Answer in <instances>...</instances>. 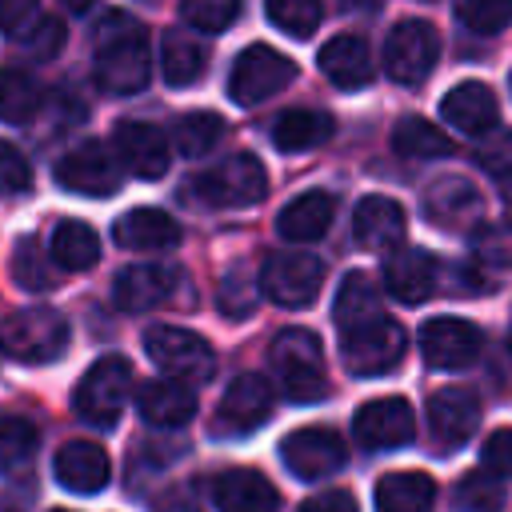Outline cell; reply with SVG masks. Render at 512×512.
<instances>
[{
	"instance_id": "obj_20",
	"label": "cell",
	"mask_w": 512,
	"mask_h": 512,
	"mask_svg": "<svg viewBox=\"0 0 512 512\" xmlns=\"http://www.w3.org/2000/svg\"><path fill=\"white\" fill-rule=\"evenodd\" d=\"M212 504L220 512H276L280 492L256 468H228L212 480Z\"/></svg>"
},
{
	"instance_id": "obj_43",
	"label": "cell",
	"mask_w": 512,
	"mask_h": 512,
	"mask_svg": "<svg viewBox=\"0 0 512 512\" xmlns=\"http://www.w3.org/2000/svg\"><path fill=\"white\" fill-rule=\"evenodd\" d=\"M180 16L196 28V32H224L236 16H240V4L236 0H188L180 8Z\"/></svg>"
},
{
	"instance_id": "obj_8",
	"label": "cell",
	"mask_w": 512,
	"mask_h": 512,
	"mask_svg": "<svg viewBox=\"0 0 512 512\" xmlns=\"http://www.w3.org/2000/svg\"><path fill=\"white\" fill-rule=\"evenodd\" d=\"M296 80V64L268 48V44H252L236 56L232 72H228V96L240 104V108H252V104H264L268 96H276L280 88H288Z\"/></svg>"
},
{
	"instance_id": "obj_16",
	"label": "cell",
	"mask_w": 512,
	"mask_h": 512,
	"mask_svg": "<svg viewBox=\"0 0 512 512\" xmlns=\"http://www.w3.org/2000/svg\"><path fill=\"white\" fill-rule=\"evenodd\" d=\"M420 352L432 368H468L480 356V328L460 316H436L420 328Z\"/></svg>"
},
{
	"instance_id": "obj_41",
	"label": "cell",
	"mask_w": 512,
	"mask_h": 512,
	"mask_svg": "<svg viewBox=\"0 0 512 512\" xmlns=\"http://www.w3.org/2000/svg\"><path fill=\"white\" fill-rule=\"evenodd\" d=\"M268 20L292 36H312L324 20V8L316 0H268Z\"/></svg>"
},
{
	"instance_id": "obj_23",
	"label": "cell",
	"mask_w": 512,
	"mask_h": 512,
	"mask_svg": "<svg viewBox=\"0 0 512 512\" xmlns=\"http://www.w3.org/2000/svg\"><path fill=\"white\" fill-rule=\"evenodd\" d=\"M52 472H56V480H60L68 492L92 496V492H100V488L108 484L112 464H108V456H104L100 444H92V440H68V444L56 452Z\"/></svg>"
},
{
	"instance_id": "obj_12",
	"label": "cell",
	"mask_w": 512,
	"mask_h": 512,
	"mask_svg": "<svg viewBox=\"0 0 512 512\" xmlns=\"http://www.w3.org/2000/svg\"><path fill=\"white\" fill-rule=\"evenodd\" d=\"M120 176L124 172H120L112 148L100 140H84L56 164V184L68 192H80V196H112V192H120Z\"/></svg>"
},
{
	"instance_id": "obj_47",
	"label": "cell",
	"mask_w": 512,
	"mask_h": 512,
	"mask_svg": "<svg viewBox=\"0 0 512 512\" xmlns=\"http://www.w3.org/2000/svg\"><path fill=\"white\" fill-rule=\"evenodd\" d=\"M476 160H480V168L492 172L496 180L512 176V132H492L488 144H480Z\"/></svg>"
},
{
	"instance_id": "obj_26",
	"label": "cell",
	"mask_w": 512,
	"mask_h": 512,
	"mask_svg": "<svg viewBox=\"0 0 512 512\" xmlns=\"http://www.w3.org/2000/svg\"><path fill=\"white\" fill-rule=\"evenodd\" d=\"M136 408L152 428H180L196 416V388L180 380H148L136 392Z\"/></svg>"
},
{
	"instance_id": "obj_37",
	"label": "cell",
	"mask_w": 512,
	"mask_h": 512,
	"mask_svg": "<svg viewBox=\"0 0 512 512\" xmlns=\"http://www.w3.org/2000/svg\"><path fill=\"white\" fill-rule=\"evenodd\" d=\"M40 448V428L24 416H0V472L24 468Z\"/></svg>"
},
{
	"instance_id": "obj_39",
	"label": "cell",
	"mask_w": 512,
	"mask_h": 512,
	"mask_svg": "<svg viewBox=\"0 0 512 512\" xmlns=\"http://www.w3.org/2000/svg\"><path fill=\"white\" fill-rule=\"evenodd\" d=\"M12 276H16V284L28 288V292H48V288L56 284V280H52V268H48V260L40 256V244H36L32 236H20V240H16Z\"/></svg>"
},
{
	"instance_id": "obj_51",
	"label": "cell",
	"mask_w": 512,
	"mask_h": 512,
	"mask_svg": "<svg viewBox=\"0 0 512 512\" xmlns=\"http://www.w3.org/2000/svg\"><path fill=\"white\" fill-rule=\"evenodd\" d=\"M160 512H200V508H196V500H188V496H168V500L160 504Z\"/></svg>"
},
{
	"instance_id": "obj_31",
	"label": "cell",
	"mask_w": 512,
	"mask_h": 512,
	"mask_svg": "<svg viewBox=\"0 0 512 512\" xmlns=\"http://www.w3.org/2000/svg\"><path fill=\"white\" fill-rule=\"evenodd\" d=\"M332 136V116L316 108H292L272 124V144L280 152H308Z\"/></svg>"
},
{
	"instance_id": "obj_17",
	"label": "cell",
	"mask_w": 512,
	"mask_h": 512,
	"mask_svg": "<svg viewBox=\"0 0 512 512\" xmlns=\"http://www.w3.org/2000/svg\"><path fill=\"white\" fill-rule=\"evenodd\" d=\"M116 164L128 168L140 180H160L168 172V140L156 124L124 120L116 124Z\"/></svg>"
},
{
	"instance_id": "obj_29",
	"label": "cell",
	"mask_w": 512,
	"mask_h": 512,
	"mask_svg": "<svg viewBox=\"0 0 512 512\" xmlns=\"http://www.w3.org/2000/svg\"><path fill=\"white\" fill-rule=\"evenodd\" d=\"M436 480L424 472H388L376 480V512H432Z\"/></svg>"
},
{
	"instance_id": "obj_38",
	"label": "cell",
	"mask_w": 512,
	"mask_h": 512,
	"mask_svg": "<svg viewBox=\"0 0 512 512\" xmlns=\"http://www.w3.org/2000/svg\"><path fill=\"white\" fill-rule=\"evenodd\" d=\"M456 508L460 512H504V484L488 472H468L456 484Z\"/></svg>"
},
{
	"instance_id": "obj_19",
	"label": "cell",
	"mask_w": 512,
	"mask_h": 512,
	"mask_svg": "<svg viewBox=\"0 0 512 512\" xmlns=\"http://www.w3.org/2000/svg\"><path fill=\"white\" fill-rule=\"evenodd\" d=\"M440 112L464 136H492L500 124V104L492 88L480 80H460L456 88H448V96L440 100Z\"/></svg>"
},
{
	"instance_id": "obj_53",
	"label": "cell",
	"mask_w": 512,
	"mask_h": 512,
	"mask_svg": "<svg viewBox=\"0 0 512 512\" xmlns=\"http://www.w3.org/2000/svg\"><path fill=\"white\" fill-rule=\"evenodd\" d=\"M52 512H68V508H52Z\"/></svg>"
},
{
	"instance_id": "obj_1",
	"label": "cell",
	"mask_w": 512,
	"mask_h": 512,
	"mask_svg": "<svg viewBox=\"0 0 512 512\" xmlns=\"http://www.w3.org/2000/svg\"><path fill=\"white\" fill-rule=\"evenodd\" d=\"M152 76L148 32L128 12H104L96 24V84L112 96H132Z\"/></svg>"
},
{
	"instance_id": "obj_14",
	"label": "cell",
	"mask_w": 512,
	"mask_h": 512,
	"mask_svg": "<svg viewBox=\"0 0 512 512\" xmlns=\"http://www.w3.org/2000/svg\"><path fill=\"white\" fill-rule=\"evenodd\" d=\"M280 456H284V464H288L292 476H300V480H324V476H332V472L344 468L348 448H344V440L332 428H296L292 436H284Z\"/></svg>"
},
{
	"instance_id": "obj_44",
	"label": "cell",
	"mask_w": 512,
	"mask_h": 512,
	"mask_svg": "<svg viewBox=\"0 0 512 512\" xmlns=\"http://www.w3.org/2000/svg\"><path fill=\"white\" fill-rule=\"evenodd\" d=\"M256 308V276L244 268V264H236L224 280H220V312H228V316H248Z\"/></svg>"
},
{
	"instance_id": "obj_2",
	"label": "cell",
	"mask_w": 512,
	"mask_h": 512,
	"mask_svg": "<svg viewBox=\"0 0 512 512\" xmlns=\"http://www.w3.org/2000/svg\"><path fill=\"white\" fill-rule=\"evenodd\" d=\"M68 340L72 328L56 308H20L0 324V352L16 364H48L64 356Z\"/></svg>"
},
{
	"instance_id": "obj_7",
	"label": "cell",
	"mask_w": 512,
	"mask_h": 512,
	"mask_svg": "<svg viewBox=\"0 0 512 512\" xmlns=\"http://www.w3.org/2000/svg\"><path fill=\"white\" fill-rule=\"evenodd\" d=\"M404 344H408V336L388 312L340 332V356L352 376H380V372L396 368L404 356Z\"/></svg>"
},
{
	"instance_id": "obj_15",
	"label": "cell",
	"mask_w": 512,
	"mask_h": 512,
	"mask_svg": "<svg viewBox=\"0 0 512 512\" xmlns=\"http://www.w3.org/2000/svg\"><path fill=\"white\" fill-rule=\"evenodd\" d=\"M180 284L184 276L172 264H128L112 280V300L124 312H148V308L172 304Z\"/></svg>"
},
{
	"instance_id": "obj_24",
	"label": "cell",
	"mask_w": 512,
	"mask_h": 512,
	"mask_svg": "<svg viewBox=\"0 0 512 512\" xmlns=\"http://www.w3.org/2000/svg\"><path fill=\"white\" fill-rule=\"evenodd\" d=\"M316 64H320V72H324L336 88H348V92H352V88H364V84L376 76L368 40H364V36H352V32L332 36V40L320 48Z\"/></svg>"
},
{
	"instance_id": "obj_18",
	"label": "cell",
	"mask_w": 512,
	"mask_h": 512,
	"mask_svg": "<svg viewBox=\"0 0 512 512\" xmlns=\"http://www.w3.org/2000/svg\"><path fill=\"white\" fill-rule=\"evenodd\" d=\"M428 428L440 448H460L480 428V400L468 388H440L428 400Z\"/></svg>"
},
{
	"instance_id": "obj_52",
	"label": "cell",
	"mask_w": 512,
	"mask_h": 512,
	"mask_svg": "<svg viewBox=\"0 0 512 512\" xmlns=\"http://www.w3.org/2000/svg\"><path fill=\"white\" fill-rule=\"evenodd\" d=\"M508 356H512V328H508Z\"/></svg>"
},
{
	"instance_id": "obj_49",
	"label": "cell",
	"mask_w": 512,
	"mask_h": 512,
	"mask_svg": "<svg viewBox=\"0 0 512 512\" xmlns=\"http://www.w3.org/2000/svg\"><path fill=\"white\" fill-rule=\"evenodd\" d=\"M484 472L512 480V428H496L484 440Z\"/></svg>"
},
{
	"instance_id": "obj_27",
	"label": "cell",
	"mask_w": 512,
	"mask_h": 512,
	"mask_svg": "<svg viewBox=\"0 0 512 512\" xmlns=\"http://www.w3.org/2000/svg\"><path fill=\"white\" fill-rule=\"evenodd\" d=\"M112 236L128 252H164L180 244V224L160 208H132L116 220Z\"/></svg>"
},
{
	"instance_id": "obj_46",
	"label": "cell",
	"mask_w": 512,
	"mask_h": 512,
	"mask_svg": "<svg viewBox=\"0 0 512 512\" xmlns=\"http://www.w3.org/2000/svg\"><path fill=\"white\" fill-rule=\"evenodd\" d=\"M28 184H32V168H28V160L16 152V144L0 140V196L28 192Z\"/></svg>"
},
{
	"instance_id": "obj_40",
	"label": "cell",
	"mask_w": 512,
	"mask_h": 512,
	"mask_svg": "<svg viewBox=\"0 0 512 512\" xmlns=\"http://www.w3.org/2000/svg\"><path fill=\"white\" fill-rule=\"evenodd\" d=\"M456 20L480 36H496L512 24V0H460Z\"/></svg>"
},
{
	"instance_id": "obj_9",
	"label": "cell",
	"mask_w": 512,
	"mask_h": 512,
	"mask_svg": "<svg viewBox=\"0 0 512 512\" xmlns=\"http://www.w3.org/2000/svg\"><path fill=\"white\" fill-rule=\"evenodd\" d=\"M324 260L312 252H276L260 268V292L280 308H308L320 296Z\"/></svg>"
},
{
	"instance_id": "obj_33",
	"label": "cell",
	"mask_w": 512,
	"mask_h": 512,
	"mask_svg": "<svg viewBox=\"0 0 512 512\" xmlns=\"http://www.w3.org/2000/svg\"><path fill=\"white\" fill-rule=\"evenodd\" d=\"M392 152L404 160H436V156H452L456 144L424 116H404L392 128Z\"/></svg>"
},
{
	"instance_id": "obj_11",
	"label": "cell",
	"mask_w": 512,
	"mask_h": 512,
	"mask_svg": "<svg viewBox=\"0 0 512 512\" xmlns=\"http://www.w3.org/2000/svg\"><path fill=\"white\" fill-rule=\"evenodd\" d=\"M352 436H356V444L368 448V452L404 448V444L416 436L412 404H408L404 396H380V400L360 404L356 416H352Z\"/></svg>"
},
{
	"instance_id": "obj_4",
	"label": "cell",
	"mask_w": 512,
	"mask_h": 512,
	"mask_svg": "<svg viewBox=\"0 0 512 512\" xmlns=\"http://www.w3.org/2000/svg\"><path fill=\"white\" fill-rule=\"evenodd\" d=\"M268 356H272V368H276L288 400L312 404V400H320L328 392V384H324V352H320V340L308 328H284L272 340Z\"/></svg>"
},
{
	"instance_id": "obj_36",
	"label": "cell",
	"mask_w": 512,
	"mask_h": 512,
	"mask_svg": "<svg viewBox=\"0 0 512 512\" xmlns=\"http://www.w3.org/2000/svg\"><path fill=\"white\" fill-rule=\"evenodd\" d=\"M224 136V120L216 112H188L176 120L172 128V140H176V152L188 156V160H200L208 156Z\"/></svg>"
},
{
	"instance_id": "obj_25",
	"label": "cell",
	"mask_w": 512,
	"mask_h": 512,
	"mask_svg": "<svg viewBox=\"0 0 512 512\" xmlns=\"http://www.w3.org/2000/svg\"><path fill=\"white\" fill-rule=\"evenodd\" d=\"M352 236L360 248L388 252L404 240V208L388 196H364L352 212Z\"/></svg>"
},
{
	"instance_id": "obj_50",
	"label": "cell",
	"mask_w": 512,
	"mask_h": 512,
	"mask_svg": "<svg viewBox=\"0 0 512 512\" xmlns=\"http://www.w3.org/2000/svg\"><path fill=\"white\" fill-rule=\"evenodd\" d=\"M300 512H360V508H356V496H352V492L328 488V492H320V496H308V500L300 504Z\"/></svg>"
},
{
	"instance_id": "obj_42",
	"label": "cell",
	"mask_w": 512,
	"mask_h": 512,
	"mask_svg": "<svg viewBox=\"0 0 512 512\" xmlns=\"http://www.w3.org/2000/svg\"><path fill=\"white\" fill-rule=\"evenodd\" d=\"M472 252H476V264L512 268V216L480 224V232L472 236Z\"/></svg>"
},
{
	"instance_id": "obj_13",
	"label": "cell",
	"mask_w": 512,
	"mask_h": 512,
	"mask_svg": "<svg viewBox=\"0 0 512 512\" xmlns=\"http://www.w3.org/2000/svg\"><path fill=\"white\" fill-rule=\"evenodd\" d=\"M272 404H276V392L272 384L260 376V372H240L224 396H220V408H216V428L228 432V436H244V432H256L268 416H272Z\"/></svg>"
},
{
	"instance_id": "obj_3",
	"label": "cell",
	"mask_w": 512,
	"mask_h": 512,
	"mask_svg": "<svg viewBox=\"0 0 512 512\" xmlns=\"http://www.w3.org/2000/svg\"><path fill=\"white\" fill-rule=\"evenodd\" d=\"M144 352L148 360L164 372V380H180V384H204L216 372V352L204 336L176 328V324H152L144 332Z\"/></svg>"
},
{
	"instance_id": "obj_28",
	"label": "cell",
	"mask_w": 512,
	"mask_h": 512,
	"mask_svg": "<svg viewBox=\"0 0 512 512\" xmlns=\"http://www.w3.org/2000/svg\"><path fill=\"white\" fill-rule=\"evenodd\" d=\"M332 216H336V200H332V192H304V196H296V200L280 212L276 232H280L284 240L308 244V240H320V236L328 232Z\"/></svg>"
},
{
	"instance_id": "obj_32",
	"label": "cell",
	"mask_w": 512,
	"mask_h": 512,
	"mask_svg": "<svg viewBox=\"0 0 512 512\" xmlns=\"http://www.w3.org/2000/svg\"><path fill=\"white\" fill-rule=\"evenodd\" d=\"M332 316H336V328H356L364 320H376L384 316V304H380V288L372 284V276L364 272H352L340 280V292H336V304H332Z\"/></svg>"
},
{
	"instance_id": "obj_21",
	"label": "cell",
	"mask_w": 512,
	"mask_h": 512,
	"mask_svg": "<svg viewBox=\"0 0 512 512\" xmlns=\"http://www.w3.org/2000/svg\"><path fill=\"white\" fill-rule=\"evenodd\" d=\"M424 212L440 228H472L484 216V196L468 176H444L428 188Z\"/></svg>"
},
{
	"instance_id": "obj_6",
	"label": "cell",
	"mask_w": 512,
	"mask_h": 512,
	"mask_svg": "<svg viewBox=\"0 0 512 512\" xmlns=\"http://www.w3.org/2000/svg\"><path fill=\"white\" fill-rule=\"evenodd\" d=\"M132 392V364L124 356H100L76 384V416L96 424V428H112L128 404Z\"/></svg>"
},
{
	"instance_id": "obj_22",
	"label": "cell",
	"mask_w": 512,
	"mask_h": 512,
	"mask_svg": "<svg viewBox=\"0 0 512 512\" xmlns=\"http://www.w3.org/2000/svg\"><path fill=\"white\" fill-rule=\"evenodd\" d=\"M436 260L424 248H396L384 260V288L404 304H424L436 292Z\"/></svg>"
},
{
	"instance_id": "obj_34",
	"label": "cell",
	"mask_w": 512,
	"mask_h": 512,
	"mask_svg": "<svg viewBox=\"0 0 512 512\" xmlns=\"http://www.w3.org/2000/svg\"><path fill=\"white\" fill-rule=\"evenodd\" d=\"M52 260L68 272H84L100 260V236L84 220H60L52 232Z\"/></svg>"
},
{
	"instance_id": "obj_30",
	"label": "cell",
	"mask_w": 512,
	"mask_h": 512,
	"mask_svg": "<svg viewBox=\"0 0 512 512\" xmlns=\"http://www.w3.org/2000/svg\"><path fill=\"white\" fill-rule=\"evenodd\" d=\"M204 64H208V48L204 40H196L192 32H164V44H160V72L172 88H188L204 76Z\"/></svg>"
},
{
	"instance_id": "obj_45",
	"label": "cell",
	"mask_w": 512,
	"mask_h": 512,
	"mask_svg": "<svg viewBox=\"0 0 512 512\" xmlns=\"http://www.w3.org/2000/svg\"><path fill=\"white\" fill-rule=\"evenodd\" d=\"M20 48L32 56V60H52L60 48H64V24L48 12H40V20L20 36Z\"/></svg>"
},
{
	"instance_id": "obj_48",
	"label": "cell",
	"mask_w": 512,
	"mask_h": 512,
	"mask_svg": "<svg viewBox=\"0 0 512 512\" xmlns=\"http://www.w3.org/2000/svg\"><path fill=\"white\" fill-rule=\"evenodd\" d=\"M36 20H40V8L32 0H0V32L4 36L20 40Z\"/></svg>"
},
{
	"instance_id": "obj_5",
	"label": "cell",
	"mask_w": 512,
	"mask_h": 512,
	"mask_svg": "<svg viewBox=\"0 0 512 512\" xmlns=\"http://www.w3.org/2000/svg\"><path fill=\"white\" fill-rule=\"evenodd\" d=\"M188 192H196V200L212 208H252L268 192V172L252 152H232L228 160L200 172L188 184Z\"/></svg>"
},
{
	"instance_id": "obj_35",
	"label": "cell",
	"mask_w": 512,
	"mask_h": 512,
	"mask_svg": "<svg viewBox=\"0 0 512 512\" xmlns=\"http://www.w3.org/2000/svg\"><path fill=\"white\" fill-rule=\"evenodd\" d=\"M40 100H44V92H40V84H36L28 72H20V68H0V120H4V124H24V120H32L36 108H40Z\"/></svg>"
},
{
	"instance_id": "obj_10",
	"label": "cell",
	"mask_w": 512,
	"mask_h": 512,
	"mask_svg": "<svg viewBox=\"0 0 512 512\" xmlns=\"http://www.w3.org/2000/svg\"><path fill=\"white\" fill-rule=\"evenodd\" d=\"M440 56V36L428 20H400L384 40V72L396 84H420Z\"/></svg>"
}]
</instances>
